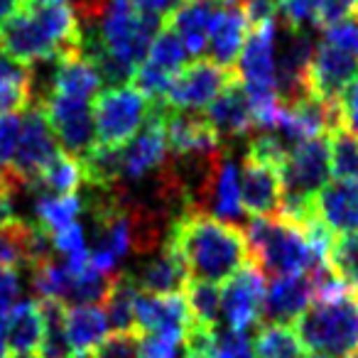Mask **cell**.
<instances>
[{"label": "cell", "instance_id": "obj_23", "mask_svg": "<svg viewBox=\"0 0 358 358\" xmlns=\"http://www.w3.org/2000/svg\"><path fill=\"white\" fill-rule=\"evenodd\" d=\"M3 329H6L8 348L15 351V356L35 353L45 336V319H42L40 304L35 299L17 302L10 314L3 319Z\"/></svg>", "mask_w": 358, "mask_h": 358}, {"label": "cell", "instance_id": "obj_13", "mask_svg": "<svg viewBox=\"0 0 358 358\" xmlns=\"http://www.w3.org/2000/svg\"><path fill=\"white\" fill-rule=\"evenodd\" d=\"M206 118V123L211 125L216 135L221 138V143L226 148H231L238 140H248L255 133V120L253 110H250L248 96L241 84V79H236L234 84H229L201 113Z\"/></svg>", "mask_w": 358, "mask_h": 358}, {"label": "cell", "instance_id": "obj_28", "mask_svg": "<svg viewBox=\"0 0 358 358\" xmlns=\"http://www.w3.org/2000/svg\"><path fill=\"white\" fill-rule=\"evenodd\" d=\"M30 106V66H20L0 57V113H25Z\"/></svg>", "mask_w": 358, "mask_h": 358}, {"label": "cell", "instance_id": "obj_25", "mask_svg": "<svg viewBox=\"0 0 358 358\" xmlns=\"http://www.w3.org/2000/svg\"><path fill=\"white\" fill-rule=\"evenodd\" d=\"M81 209H84V199L79 194H69V196L35 194V201H32L35 221L32 224L45 231L47 236H55L57 231L74 226Z\"/></svg>", "mask_w": 358, "mask_h": 358}, {"label": "cell", "instance_id": "obj_35", "mask_svg": "<svg viewBox=\"0 0 358 358\" xmlns=\"http://www.w3.org/2000/svg\"><path fill=\"white\" fill-rule=\"evenodd\" d=\"M89 358H140V334L113 331L89 353Z\"/></svg>", "mask_w": 358, "mask_h": 358}, {"label": "cell", "instance_id": "obj_17", "mask_svg": "<svg viewBox=\"0 0 358 358\" xmlns=\"http://www.w3.org/2000/svg\"><path fill=\"white\" fill-rule=\"evenodd\" d=\"M226 0H185L177 10L164 17V25L182 40L192 57H199L206 52L211 27L219 17Z\"/></svg>", "mask_w": 358, "mask_h": 358}, {"label": "cell", "instance_id": "obj_21", "mask_svg": "<svg viewBox=\"0 0 358 358\" xmlns=\"http://www.w3.org/2000/svg\"><path fill=\"white\" fill-rule=\"evenodd\" d=\"M314 214L331 234H358V179L324 187L314 199Z\"/></svg>", "mask_w": 358, "mask_h": 358}, {"label": "cell", "instance_id": "obj_2", "mask_svg": "<svg viewBox=\"0 0 358 358\" xmlns=\"http://www.w3.org/2000/svg\"><path fill=\"white\" fill-rule=\"evenodd\" d=\"M169 245L177 250L189 280L226 282L248 263V243L241 226L206 214H182L169 226Z\"/></svg>", "mask_w": 358, "mask_h": 358}, {"label": "cell", "instance_id": "obj_52", "mask_svg": "<svg viewBox=\"0 0 358 358\" xmlns=\"http://www.w3.org/2000/svg\"><path fill=\"white\" fill-rule=\"evenodd\" d=\"M185 358H192V356H185Z\"/></svg>", "mask_w": 358, "mask_h": 358}, {"label": "cell", "instance_id": "obj_29", "mask_svg": "<svg viewBox=\"0 0 358 358\" xmlns=\"http://www.w3.org/2000/svg\"><path fill=\"white\" fill-rule=\"evenodd\" d=\"M253 348L255 358H304V346L294 329L282 324H260Z\"/></svg>", "mask_w": 358, "mask_h": 358}, {"label": "cell", "instance_id": "obj_19", "mask_svg": "<svg viewBox=\"0 0 358 358\" xmlns=\"http://www.w3.org/2000/svg\"><path fill=\"white\" fill-rule=\"evenodd\" d=\"M148 260L138 265V270L130 273L135 287L140 292L148 294H179V289H185L189 282V275L182 263V258L177 255V250L169 245V241H164V245L159 250H155L152 255H145Z\"/></svg>", "mask_w": 358, "mask_h": 358}, {"label": "cell", "instance_id": "obj_32", "mask_svg": "<svg viewBox=\"0 0 358 358\" xmlns=\"http://www.w3.org/2000/svg\"><path fill=\"white\" fill-rule=\"evenodd\" d=\"M327 265L348 289L358 292V234L336 236L327 253Z\"/></svg>", "mask_w": 358, "mask_h": 358}, {"label": "cell", "instance_id": "obj_51", "mask_svg": "<svg viewBox=\"0 0 358 358\" xmlns=\"http://www.w3.org/2000/svg\"><path fill=\"white\" fill-rule=\"evenodd\" d=\"M356 17H358V10H356Z\"/></svg>", "mask_w": 358, "mask_h": 358}, {"label": "cell", "instance_id": "obj_39", "mask_svg": "<svg viewBox=\"0 0 358 358\" xmlns=\"http://www.w3.org/2000/svg\"><path fill=\"white\" fill-rule=\"evenodd\" d=\"M179 343L172 334H140V358H177Z\"/></svg>", "mask_w": 358, "mask_h": 358}, {"label": "cell", "instance_id": "obj_48", "mask_svg": "<svg viewBox=\"0 0 358 358\" xmlns=\"http://www.w3.org/2000/svg\"><path fill=\"white\" fill-rule=\"evenodd\" d=\"M307 358H329V356H324V353H312V356H307Z\"/></svg>", "mask_w": 358, "mask_h": 358}, {"label": "cell", "instance_id": "obj_30", "mask_svg": "<svg viewBox=\"0 0 358 358\" xmlns=\"http://www.w3.org/2000/svg\"><path fill=\"white\" fill-rule=\"evenodd\" d=\"M187 292V312L189 322L201 324V327H219L221 317V289L214 282H201V280H189L185 287Z\"/></svg>", "mask_w": 358, "mask_h": 358}, {"label": "cell", "instance_id": "obj_43", "mask_svg": "<svg viewBox=\"0 0 358 358\" xmlns=\"http://www.w3.org/2000/svg\"><path fill=\"white\" fill-rule=\"evenodd\" d=\"M243 13L248 27L270 25L280 17V0H243Z\"/></svg>", "mask_w": 358, "mask_h": 358}, {"label": "cell", "instance_id": "obj_42", "mask_svg": "<svg viewBox=\"0 0 358 358\" xmlns=\"http://www.w3.org/2000/svg\"><path fill=\"white\" fill-rule=\"evenodd\" d=\"M20 297V273L15 268H3L0 265V322L10 314Z\"/></svg>", "mask_w": 358, "mask_h": 358}, {"label": "cell", "instance_id": "obj_26", "mask_svg": "<svg viewBox=\"0 0 358 358\" xmlns=\"http://www.w3.org/2000/svg\"><path fill=\"white\" fill-rule=\"evenodd\" d=\"M140 289L135 287L130 273H115L108 294L103 299V312L108 319V327L113 331H138L135 329V299Z\"/></svg>", "mask_w": 358, "mask_h": 358}, {"label": "cell", "instance_id": "obj_1", "mask_svg": "<svg viewBox=\"0 0 358 358\" xmlns=\"http://www.w3.org/2000/svg\"><path fill=\"white\" fill-rule=\"evenodd\" d=\"M81 55V27L71 3L22 0L0 25V57L20 66Z\"/></svg>", "mask_w": 358, "mask_h": 358}, {"label": "cell", "instance_id": "obj_10", "mask_svg": "<svg viewBox=\"0 0 358 358\" xmlns=\"http://www.w3.org/2000/svg\"><path fill=\"white\" fill-rule=\"evenodd\" d=\"M265 278L253 263H245L234 278L226 280L221 289V317L231 331H248L253 324L260 322L263 307Z\"/></svg>", "mask_w": 358, "mask_h": 358}, {"label": "cell", "instance_id": "obj_53", "mask_svg": "<svg viewBox=\"0 0 358 358\" xmlns=\"http://www.w3.org/2000/svg\"><path fill=\"white\" fill-rule=\"evenodd\" d=\"M241 3H243V0H241Z\"/></svg>", "mask_w": 358, "mask_h": 358}, {"label": "cell", "instance_id": "obj_16", "mask_svg": "<svg viewBox=\"0 0 358 358\" xmlns=\"http://www.w3.org/2000/svg\"><path fill=\"white\" fill-rule=\"evenodd\" d=\"M314 285L307 275H292V278L270 280L263 294V307H260L258 324H282L292 327L312 304Z\"/></svg>", "mask_w": 358, "mask_h": 358}, {"label": "cell", "instance_id": "obj_50", "mask_svg": "<svg viewBox=\"0 0 358 358\" xmlns=\"http://www.w3.org/2000/svg\"><path fill=\"white\" fill-rule=\"evenodd\" d=\"M351 358H358V353H353V356H351Z\"/></svg>", "mask_w": 358, "mask_h": 358}, {"label": "cell", "instance_id": "obj_8", "mask_svg": "<svg viewBox=\"0 0 358 358\" xmlns=\"http://www.w3.org/2000/svg\"><path fill=\"white\" fill-rule=\"evenodd\" d=\"M37 108L47 115L62 152L74 159H84L96 145V125L91 113V101L66 99L59 94H50Z\"/></svg>", "mask_w": 358, "mask_h": 358}, {"label": "cell", "instance_id": "obj_33", "mask_svg": "<svg viewBox=\"0 0 358 358\" xmlns=\"http://www.w3.org/2000/svg\"><path fill=\"white\" fill-rule=\"evenodd\" d=\"M187 57H189V52H187V47L182 45V40H179L167 25H162L157 35H155L145 59L152 62V64L159 66V69L177 76L179 71L187 66Z\"/></svg>", "mask_w": 358, "mask_h": 358}, {"label": "cell", "instance_id": "obj_5", "mask_svg": "<svg viewBox=\"0 0 358 358\" xmlns=\"http://www.w3.org/2000/svg\"><path fill=\"white\" fill-rule=\"evenodd\" d=\"M152 101L133 86H113L101 91L91 103L96 125V145H125L145 125Z\"/></svg>", "mask_w": 358, "mask_h": 358}, {"label": "cell", "instance_id": "obj_11", "mask_svg": "<svg viewBox=\"0 0 358 358\" xmlns=\"http://www.w3.org/2000/svg\"><path fill=\"white\" fill-rule=\"evenodd\" d=\"M358 79V59L329 42H319L314 47L312 62L307 69V89L309 96L329 103H338L343 91Z\"/></svg>", "mask_w": 358, "mask_h": 358}, {"label": "cell", "instance_id": "obj_37", "mask_svg": "<svg viewBox=\"0 0 358 358\" xmlns=\"http://www.w3.org/2000/svg\"><path fill=\"white\" fill-rule=\"evenodd\" d=\"M214 358H255L253 338L245 331H219L216 334Z\"/></svg>", "mask_w": 358, "mask_h": 358}, {"label": "cell", "instance_id": "obj_27", "mask_svg": "<svg viewBox=\"0 0 358 358\" xmlns=\"http://www.w3.org/2000/svg\"><path fill=\"white\" fill-rule=\"evenodd\" d=\"M84 185L81 177V164L79 159L69 157L66 152H59L37 177L32 185V194H55V196H69L76 194L79 187Z\"/></svg>", "mask_w": 358, "mask_h": 358}, {"label": "cell", "instance_id": "obj_3", "mask_svg": "<svg viewBox=\"0 0 358 358\" xmlns=\"http://www.w3.org/2000/svg\"><path fill=\"white\" fill-rule=\"evenodd\" d=\"M243 234L248 243V260L263 273V278L278 280L307 275L327 263L307 243L304 231L282 214L250 219Z\"/></svg>", "mask_w": 358, "mask_h": 358}, {"label": "cell", "instance_id": "obj_20", "mask_svg": "<svg viewBox=\"0 0 358 358\" xmlns=\"http://www.w3.org/2000/svg\"><path fill=\"white\" fill-rule=\"evenodd\" d=\"M248 20H245L243 3L241 0H226L221 8L219 17H216L214 27L209 35V59L216 62L219 66L226 69H236V62L241 57V50L248 37Z\"/></svg>", "mask_w": 358, "mask_h": 358}, {"label": "cell", "instance_id": "obj_31", "mask_svg": "<svg viewBox=\"0 0 358 358\" xmlns=\"http://www.w3.org/2000/svg\"><path fill=\"white\" fill-rule=\"evenodd\" d=\"M329 172L336 182L358 179V138L343 125L329 133Z\"/></svg>", "mask_w": 358, "mask_h": 358}, {"label": "cell", "instance_id": "obj_41", "mask_svg": "<svg viewBox=\"0 0 358 358\" xmlns=\"http://www.w3.org/2000/svg\"><path fill=\"white\" fill-rule=\"evenodd\" d=\"M358 10V0H327L319 10L317 17V27L329 30V27L338 25V22H346L351 17H356Z\"/></svg>", "mask_w": 358, "mask_h": 358}, {"label": "cell", "instance_id": "obj_45", "mask_svg": "<svg viewBox=\"0 0 358 358\" xmlns=\"http://www.w3.org/2000/svg\"><path fill=\"white\" fill-rule=\"evenodd\" d=\"M135 8H138L140 13H145V15H152V17H167L172 10H177L185 0H130Z\"/></svg>", "mask_w": 358, "mask_h": 358}, {"label": "cell", "instance_id": "obj_36", "mask_svg": "<svg viewBox=\"0 0 358 358\" xmlns=\"http://www.w3.org/2000/svg\"><path fill=\"white\" fill-rule=\"evenodd\" d=\"M52 248L55 253H59L64 260H79L89 255V241H86V229L81 224H74L69 229L57 231L55 236H50Z\"/></svg>", "mask_w": 358, "mask_h": 358}, {"label": "cell", "instance_id": "obj_49", "mask_svg": "<svg viewBox=\"0 0 358 358\" xmlns=\"http://www.w3.org/2000/svg\"><path fill=\"white\" fill-rule=\"evenodd\" d=\"M15 358H40V356H32V353H27V356H15Z\"/></svg>", "mask_w": 358, "mask_h": 358}, {"label": "cell", "instance_id": "obj_44", "mask_svg": "<svg viewBox=\"0 0 358 358\" xmlns=\"http://www.w3.org/2000/svg\"><path fill=\"white\" fill-rule=\"evenodd\" d=\"M338 108H341V125L358 138V79H353L351 86L343 91Z\"/></svg>", "mask_w": 358, "mask_h": 358}, {"label": "cell", "instance_id": "obj_34", "mask_svg": "<svg viewBox=\"0 0 358 358\" xmlns=\"http://www.w3.org/2000/svg\"><path fill=\"white\" fill-rule=\"evenodd\" d=\"M327 0H280V17L278 20L294 30L317 27L319 10Z\"/></svg>", "mask_w": 358, "mask_h": 358}, {"label": "cell", "instance_id": "obj_24", "mask_svg": "<svg viewBox=\"0 0 358 358\" xmlns=\"http://www.w3.org/2000/svg\"><path fill=\"white\" fill-rule=\"evenodd\" d=\"M108 319L99 304L69 307L64 312V331L74 353H91L108 336Z\"/></svg>", "mask_w": 358, "mask_h": 358}, {"label": "cell", "instance_id": "obj_46", "mask_svg": "<svg viewBox=\"0 0 358 358\" xmlns=\"http://www.w3.org/2000/svg\"><path fill=\"white\" fill-rule=\"evenodd\" d=\"M20 3L22 0H0V25H3V22H6L8 17L20 8Z\"/></svg>", "mask_w": 358, "mask_h": 358}, {"label": "cell", "instance_id": "obj_12", "mask_svg": "<svg viewBox=\"0 0 358 358\" xmlns=\"http://www.w3.org/2000/svg\"><path fill=\"white\" fill-rule=\"evenodd\" d=\"M241 204L245 216H278L282 206L280 167L245 152L241 159Z\"/></svg>", "mask_w": 358, "mask_h": 358}, {"label": "cell", "instance_id": "obj_4", "mask_svg": "<svg viewBox=\"0 0 358 358\" xmlns=\"http://www.w3.org/2000/svg\"><path fill=\"white\" fill-rule=\"evenodd\" d=\"M292 329L307 351L351 358L358 353V292L346 289L338 297L314 299Z\"/></svg>", "mask_w": 358, "mask_h": 358}, {"label": "cell", "instance_id": "obj_22", "mask_svg": "<svg viewBox=\"0 0 358 358\" xmlns=\"http://www.w3.org/2000/svg\"><path fill=\"white\" fill-rule=\"evenodd\" d=\"M101 86H103V79H101L99 69L86 57L71 55L57 59L55 71H52L50 94H59L66 96V99L91 101L94 103V99L101 94Z\"/></svg>", "mask_w": 358, "mask_h": 358}, {"label": "cell", "instance_id": "obj_14", "mask_svg": "<svg viewBox=\"0 0 358 358\" xmlns=\"http://www.w3.org/2000/svg\"><path fill=\"white\" fill-rule=\"evenodd\" d=\"M275 37L278 22L250 27L238 57V79L245 91H278L275 86Z\"/></svg>", "mask_w": 358, "mask_h": 358}, {"label": "cell", "instance_id": "obj_7", "mask_svg": "<svg viewBox=\"0 0 358 358\" xmlns=\"http://www.w3.org/2000/svg\"><path fill=\"white\" fill-rule=\"evenodd\" d=\"M59 152H62L59 143H57L55 133H52V125L47 120V115L42 113V108H27L22 113L20 135H17L15 152H13L10 167L8 169L30 192L32 185L37 182V177L42 174V169Z\"/></svg>", "mask_w": 358, "mask_h": 358}, {"label": "cell", "instance_id": "obj_38", "mask_svg": "<svg viewBox=\"0 0 358 358\" xmlns=\"http://www.w3.org/2000/svg\"><path fill=\"white\" fill-rule=\"evenodd\" d=\"M20 125L22 113H0V169L10 167L17 135H20Z\"/></svg>", "mask_w": 358, "mask_h": 358}, {"label": "cell", "instance_id": "obj_9", "mask_svg": "<svg viewBox=\"0 0 358 358\" xmlns=\"http://www.w3.org/2000/svg\"><path fill=\"white\" fill-rule=\"evenodd\" d=\"M236 79H238L236 69H226L211 59H194L174 76L164 103L174 110L196 113L199 108H206Z\"/></svg>", "mask_w": 358, "mask_h": 358}, {"label": "cell", "instance_id": "obj_18", "mask_svg": "<svg viewBox=\"0 0 358 358\" xmlns=\"http://www.w3.org/2000/svg\"><path fill=\"white\" fill-rule=\"evenodd\" d=\"M187 324H189V312H187V302L179 294L138 292L135 299L138 334H172L182 338Z\"/></svg>", "mask_w": 358, "mask_h": 358}, {"label": "cell", "instance_id": "obj_15", "mask_svg": "<svg viewBox=\"0 0 358 358\" xmlns=\"http://www.w3.org/2000/svg\"><path fill=\"white\" fill-rule=\"evenodd\" d=\"M164 138L172 157H194V155H216L226 150L219 135L211 130L201 113L169 108L164 115Z\"/></svg>", "mask_w": 358, "mask_h": 358}, {"label": "cell", "instance_id": "obj_6", "mask_svg": "<svg viewBox=\"0 0 358 358\" xmlns=\"http://www.w3.org/2000/svg\"><path fill=\"white\" fill-rule=\"evenodd\" d=\"M192 214H206L224 224L238 226L245 221L241 204V162L234 157L231 148L211 159L199 189L192 199Z\"/></svg>", "mask_w": 358, "mask_h": 358}, {"label": "cell", "instance_id": "obj_40", "mask_svg": "<svg viewBox=\"0 0 358 358\" xmlns=\"http://www.w3.org/2000/svg\"><path fill=\"white\" fill-rule=\"evenodd\" d=\"M324 42L348 52L358 59V17H351V20L338 22V25L324 30Z\"/></svg>", "mask_w": 358, "mask_h": 358}, {"label": "cell", "instance_id": "obj_47", "mask_svg": "<svg viewBox=\"0 0 358 358\" xmlns=\"http://www.w3.org/2000/svg\"><path fill=\"white\" fill-rule=\"evenodd\" d=\"M0 358H10V348H8V341H6V329H3V322H0Z\"/></svg>", "mask_w": 358, "mask_h": 358}]
</instances>
